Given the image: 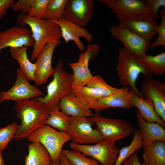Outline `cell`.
<instances>
[{"label": "cell", "mask_w": 165, "mask_h": 165, "mask_svg": "<svg viewBox=\"0 0 165 165\" xmlns=\"http://www.w3.org/2000/svg\"><path fill=\"white\" fill-rule=\"evenodd\" d=\"M14 108L21 121L13 138L16 140L27 138L45 124L49 116L48 109L35 98L15 102Z\"/></svg>", "instance_id": "6da1fadb"}, {"label": "cell", "mask_w": 165, "mask_h": 165, "mask_svg": "<svg viewBox=\"0 0 165 165\" xmlns=\"http://www.w3.org/2000/svg\"><path fill=\"white\" fill-rule=\"evenodd\" d=\"M17 23L22 27L28 26L31 28L35 44L31 60H35L38 55L47 43L60 40L61 38L60 28L57 24L48 20L29 16L20 13L17 15Z\"/></svg>", "instance_id": "7a4b0ae2"}, {"label": "cell", "mask_w": 165, "mask_h": 165, "mask_svg": "<svg viewBox=\"0 0 165 165\" xmlns=\"http://www.w3.org/2000/svg\"><path fill=\"white\" fill-rule=\"evenodd\" d=\"M118 54L116 69L119 83L123 87L129 85L138 96L143 98L136 87V81L140 74L146 78L151 77L153 74L141 59L124 47L119 48Z\"/></svg>", "instance_id": "3957f363"}, {"label": "cell", "mask_w": 165, "mask_h": 165, "mask_svg": "<svg viewBox=\"0 0 165 165\" xmlns=\"http://www.w3.org/2000/svg\"><path fill=\"white\" fill-rule=\"evenodd\" d=\"M53 79L46 87V94L35 98L49 109L59 105L61 99L72 91V74L65 70L60 59L54 68Z\"/></svg>", "instance_id": "277c9868"}, {"label": "cell", "mask_w": 165, "mask_h": 165, "mask_svg": "<svg viewBox=\"0 0 165 165\" xmlns=\"http://www.w3.org/2000/svg\"><path fill=\"white\" fill-rule=\"evenodd\" d=\"M27 138L30 142L40 143L48 152L51 160L53 162L59 160L64 145L71 140L70 136L66 133L57 131L46 124L37 129Z\"/></svg>", "instance_id": "5b68a950"}, {"label": "cell", "mask_w": 165, "mask_h": 165, "mask_svg": "<svg viewBox=\"0 0 165 165\" xmlns=\"http://www.w3.org/2000/svg\"><path fill=\"white\" fill-rule=\"evenodd\" d=\"M97 127L103 140L115 142L134 133L135 129L130 123L123 118H107L95 112L89 117Z\"/></svg>", "instance_id": "8992f818"}, {"label": "cell", "mask_w": 165, "mask_h": 165, "mask_svg": "<svg viewBox=\"0 0 165 165\" xmlns=\"http://www.w3.org/2000/svg\"><path fill=\"white\" fill-rule=\"evenodd\" d=\"M109 31L112 38L121 42L127 50L140 59L146 55L150 48V41L137 35L123 25H112Z\"/></svg>", "instance_id": "52a82bcc"}, {"label": "cell", "mask_w": 165, "mask_h": 165, "mask_svg": "<svg viewBox=\"0 0 165 165\" xmlns=\"http://www.w3.org/2000/svg\"><path fill=\"white\" fill-rule=\"evenodd\" d=\"M69 146L72 150L95 159L102 165H114L120 149L115 142L103 140L94 145H81L72 142Z\"/></svg>", "instance_id": "ba28073f"}, {"label": "cell", "mask_w": 165, "mask_h": 165, "mask_svg": "<svg viewBox=\"0 0 165 165\" xmlns=\"http://www.w3.org/2000/svg\"><path fill=\"white\" fill-rule=\"evenodd\" d=\"M94 125L89 117H71L70 124L66 133L75 143L81 145L95 144L103 139L99 131L93 128Z\"/></svg>", "instance_id": "9c48e42d"}, {"label": "cell", "mask_w": 165, "mask_h": 165, "mask_svg": "<svg viewBox=\"0 0 165 165\" xmlns=\"http://www.w3.org/2000/svg\"><path fill=\"white\" fill-rule=\"evenodd\" d=\"M99 46L96 44H89L86 51L81 53L77 62L71 63L69 65L72 72V91L87 86L93 76L89 68V63L100 52Z\"/></svg>", "instance_id": "30bf717a"}, {"label": "cell", "mask_w": 165, "mask_h": 165, "mask_svg": "<svg viewBox=\"0 0 165 165\" xmlns=\"http://www.w3.org/2000/svg\"><path fill=\"white\" fill-rule=\"evenodd\" d=\"M15 83L8 90L0 92V104L6 100L16 101H27L44 95L36 86H33L20 68L16 71Z\"/></svg>", "instance_id": "8fae6325"}, {"label": "cell", "mask_w": 165, "mask_h": 165, "mask_svg": "<svg viewBox=\"0 0 165 165\" xmlns=\"http://www.w3.org/2000/svg\"><path fill=\"white\" fill-rule=\"evenodd\" d=\"M118 24L123 25L131 31L150 41L156 34L159 24L148 13L135 14L117 19Z\"/></svg>", "instance_id": "7c38bea8"}, {"label": "cell", "mask_w": 165, "mask_h": 165, "mask_svg": "<svg viewBox=\"0 0 165 165\" xmlns=\"http://www.w3.org/2000/svg\"><path fill=\"white\" fill-rule=\"evenodd\" d=\"M93 0H68L63 17L65 19L84 27L93 17L94 8Z\"/></svg>", "instance_id": "4fadbf2b"}, {"label": "cell", "mask_w": 165, "mask_h": 165, "mask_svg": "<svg viewBox=\"0 0 165 165\" xmlns=\"http://www.w3.org/2000/svg\"><path fill=\"white\" fill-rule=\"evenodd\" d=\"M140 92L142 97L149 98L154 103L155 110L165 122V83L149 77L143 79Z\"/></svg>", "instance_id": "5bb4252c"}, {"label": "cell", "mask_w": 165, "mask_h": 165, "mask_svg": "<svg viewBox=\"0 0 165 165\" xmlns=\"http://www.w3.org/2000/svg\"><path fill=\"white\" fill-rule=\"evenodd\" d=\"M61 43V40L47 43L37 56L35 63L36 65L35 82L40 86L47 81L52 76L54 68L52 66L53 54L55 48Z\"/></svg>", "instance_id": "9a60e30c"}, {"label": "cell", "mask_w": 165, "mask_h": 165, "mask_svg": "<svg viewBox=\"0 0 165 165\" xmlns=\"http://www.w3.org/2000/svg\"><path fill=\"white\" fill-rule=\"evenodd\" d=\"M34 44L31 30L24 27L14 26L0 32V53L2 49L8 47H33Z\"/></svg>", "instance_id": "2e32d148"}, {"label": "cell", "mask_w": 165, "mask_h": 165, "mask_svg": "<svg viewBox=\"0 0 165 165\" xmlns=\"http://www.w3.org/2000/svg\"><path fill=\"white\" fill-rule=\"evenodd\" d=\"M48 20L59 26L61 30V37L65 43L73 41L77 48L81 52L83 51L86 47L81 41L80 37L83 38L89 43L93 41V36L87 30L64 18L58 20Z\"/></svg>", "instance_id": "e0dca14e"}, {"label": "cell", "mask_w": 165, "mask_h": 165, "mask_svg": "<svg viewBox=\"0 0 165 165\" xmlns=\"http://www.w3.org/2000/svg\"><path fill=\"white\" fill-rule=\"evenodd\" d=\"M116 15V18L149 13L143 0H98Z\"/></svg>", "instance_id": "ac0fdd59"}, {"label": "cell", "mask_w": 165, "mask_h": 165, "mask_svg": "<svg viewBox=\"0 0 165 165\" xmlns=\"http://www.w3.org/2000/svg\"><path fill=\"white\" fill-rule=\"evenodd\" d=\"M130 90V87H124L116 93L102 97L94 103L90 109L95 112H99L110 108L124 109L131 108L134 106L128 98Z\"/></svg>", "instance_id": "d6986e66"}, {"label": "cell", "mask_w": 165, "mask_h": 165, "mask_svg": "<svg viewBox=\"0 0 165 165\" xmlns=\"http://www.w3.org/2000/svg\"><path fill=\"white\" fill-rule=\"evenodd\" d=\"M136 117L144 148L156 141H165L164 127L157 123L146 121L138 109Z\"/></svg>", "instance_id": "ffe728a7"}, {"label": "cell", "mask_w": 165, "mask_h": 165, "mask_svg": "<svg viewBox=\"0 0 165 165\" xmlns=\"http://www.w3.org/2000/svg\"><path fill=\"white\" fill-rule=\"evenodd\" d=\"M128 98L133 106L138 108L141 116L146 121L156 122L165 127V122L156 112L154 103L149 98L143 99L130 88Z\"/></svg>", "instance_id": "44dd1931"}, {"label": "cell", "mask_w": 165, "mask_h": 165, "mask_svg": "<svg viewBox=\"0 0 165 165\" xmlns=\"http://www.w3.org/2000/svg\"><path fill=\"white\" fill-rule=\"evenodd\" d=\"M59 107L62 112L71 117H91L93 115L91 109L83 105L72 92L61 99Z\"/></svg>", "instance_id": "7402d4cb"}, {"label": "cell", "mask_w": 165, "mask_h": 165, "mask_svg": "<svg viewBox=\"0 0 165 165\" xmlns=\"http://www.w3.org/2000/svg\"><path fill=\"white\" fill-rule=\"evenodd\" d=\"M27 47L9 48L11 56L18 62L21 72L29 80L35 81L36 65L29 60L27 53Z\"/></svg>", "instance_id": "603a6c76"}, {"label": "cell", "mask_w": 165, "mask_h": 165, "mask_svg": "<svg viewBox=\"0 0 165 165\" xmlns=\"http://www.w3.org/2000/svg\"><path fill=\"white\" fill-rule=\"evenodd\" d=\"M28 154L25 158L24 165H50V155L44 146L38 142L28 145Z\"/></svg>", "instance_id": "cb8c5ba5"}, {"label": "cell", "mask_w": 165, "mask_h": 165, "mask_svg": "<svg viewBox=\"0 0 165 165\" xmlns=\"http://www.w3.org/2000/svg\"><path fill=\"white\" fill-rule=\"evenodd\" d=\"M142 157L148 164L165 165V141H156L144 148Z\"/></svg>", "instance_id": "d4e9b609"}, {"label": "cell", "mask_w": 165, "mask_h": 165, "mask_svg": "<svg viewBox=\"0 0 165 165\" xmlns=\"http://www.w3.org/2000/svg\"><path fill=\"white\" fill-rule=\"evenodd\" d=\"M49 116L45 124L62 132H66L71 122V116L62 112L59 105L48 109Z\"/></svg>", "instance_id": "484cf974"}, {"label": "cell", "mask_w": 165, "mask_h": 165, "mask_svg": "<svg viewBox=\"0 0 165 165\" xmlns=\"http://www.w3.org/2000/svg\"><path fill=\"white\" fill-rule=\"evenodd\" d=\"M142 147V141L140 133L138 130L135 129L130 144L119 149L117 159L114 165H122L125 160Z\"/></svg>", "instance_id": "4316f807"}, {"label": "cell", "mask_w": 165, "mask_h": 165, "mask_svg": "<svg viewBox=\"0 0 165 165\" xmlns=\"http://www.w3.org/2000/svg\"><path fill=\"white\" fill-rule=\"evenodd\" d=\"M141 60L149 68L152 74L161 76L165 73V52L155 56L146 55Z\"/></svg>", "instance_id": "83f0119b"}, {"label": "cell", "mask_w": 165, "mask_h": 165, "mask_svg": "<svg viewBox=\"0 0 165 165\" xmlns=\"http://www.w3.org/2000/svg\"><path fill=\"white\" fill-rule=\"evenodd\" d=\"M72 92L83 105L90 108L94 102L102 97L96 90L87 86L73 90Z\"/></svg>", "instance_id": "f1b7e54d"}, {"label": "cell", "mask_w": 165, "mask_h": 165, "mask_svg": "<svg viewBox=\"0 0 165 165\" xmlns=\"http://www.w3.org/2000/svg\"><path fill=\"white\" fill-rule=\"evenodd\" d=\"M68 0H50L46 9L44 19L58 20L63 18Z\"/></svg>", "instance_id": "f546056e"}, {"label": "cell", "mask_w": 165, "mask_h": 165, "mask_svg": "<svg viewBox=\"0 0 165 165\" xmlns=\"http://www.w3.org/2000/svg\"><path fill=\"white\" fill-rule=\"evenodd\" d=\"M87 86L95 89L102 97L114 94L120 91L122 89L116 88L109 85L99 75L93 76Z\"/></svg>", "instance_id": "4dcf8cb0"}, {"label": "cell", "mask_w": 165, "mask_h": 165, "mask_svg": "<svg viewBox=\"0 0 165 165\" xmlns=\"http://www.w3.org/2000/svg\"><path fill=\"white\" fill-rule=\"evenodd\" d=\"M62 153L74 165H102L95 159L78 151L62 149Z\"/></svg>", "instance_id": "1f68e13d"}, {"label": "cell", "mask_w": 165, "mask_h": 165, "mask_svg": "<svg viewBox=\"0 0 165 165\" xmlns=\"http://www.w3.org/2000/svg\"><path fill=\"white\" fill-rule=\"evenodd\" d=\"M18 126V124L13 122L0 128V150L2 152L6 148L10 141L13 138Z\"/></svg>", "instance_id": "d6a6232c"}, {"label": "cell", "mask_w": 165, "mask_h": 165, "mask_svg": "<svg viewBox=\"0 0 165 165\" xmlns=\"http://www.w3.org/2000/svg\"><path fill=\"white\" fill-rule=\"evenodd\" d=\"M50 0H34L28 13L30 16L44 20L46 9Z\"/></svg>", "instance_id": "836d02e7"}, {"label": "cell", "mask_w": 165, "mask_h": 165, "mask_svg": "<svg viewBox=\"0 0 165 165\" xmlns=\"http://www.w3.org/2000/svg\"><path fill=\"white\" fill-rule=\"evenodd\" d=\"M160 11L161 16V20L156 29L158 37L155 41L151 43L150 46L151 49L160 46L165 48V9H160Z\"/></svg>", "instance_id": "e575fe53"}, {"label": "cell", "mask_w": 165, "mask_h": 165, "mask_svg": "<svg viewBox=\"0 0 165 165\" xmlns=\"http://www.w3.org/2000/svg\"><path fill=\"white\" fill-rule=\"evenodd\" d=\"M151 17L157 21L159 18V12L161 7L165 9V0H144Z\"/></svg>", "instance_id": "d590c367"}, {"label": "cell", "mask_w": 165, "mask_h": 165, "mask_svg": "<svg viewBox=\"0 0 165 165\" xmlns=\"http://www.w3.org/2000/svg\"><path fill=\"white\" fill-rule=\"evenodd\" d=\"M34 0H19L12 5L11 8L13 12L20 11L21 14L28 13Z\"/></svg>", "instance_id": "8d00e7d4"}, {"label": "cell", "mask_w": 165, "mask_h": 165, "mask_svg": "<svg viewBox=\"0 0 165 165\" xmlns=\"http://www.w3.org/2000/svg\"><path fill=\"white\" fill-rule=\"evenodd\" d=\"M123 165H148L144 161L141 163L139 156L137 152L132 154L123 162Z\"/></svg>", "instance_id": "74e56055"}, {"label": "cell", "mask_w": 165, "mask_h": 165, "mask_svg": "<svg viewBox=\"0 0 165 165\" xmlns=\"http://www.w3.org/2000/svg\"><path fill=\"white\" fill-rule=\"evenodd\" d=\"M14 2V0H0V20L7 13L8 9L11 8Z\"/></svg>", "instance_id": "f35d334b"}, {"label": "cell", "mask_w": 165, "mask_h": 165, "mask_svg": "<svg viewBox=\"0 0 165 165\" xmlns=\"http://www.w3.org/2000/svg\"><path fill=\"white\" fill-rule=\"evenodd\" d=\"M59 160L61 165H74L62 152Z\"/></svg>", "instance_id": "ab89813d"}, {"label": "cell", "mask_w": 165, "mask_h": 165, "mask_svg": "<svg viewBox=\"0 0 165 165\" xmlns=\"http://www.w3.org/2000/svg\"><path fill=\"white\" fill-rule=\"evenodd\" d=\"M0 165H5L4 161L3 160L2 152L0 150Z\"/></svg>", "instance_id": "60d3db41"}, {"label": "cell", "mask_w": 165, "mask_h": 165, "mask_svg": "<svg viewBox=\"0 0 165 165\" xmlns=\"http://www.w3.org/2000/svg\"><path fill=\"white\" fill-rule=\"evenodd\" d=\"M50 165H61L59 160L53 162L51 161Z\"/></svg>", "instance_id": "b9f144b4"}, {"label": "cell", "mask_w": 165, "mask_h": 165, "mask_svg": "<svg viewBox=\"0 0 165 165\" xmlns=\"http://www.w3.org/2000/svg\"><path fill=\"white\" fill-rule=\"evenodd\" d=\"M148 164V165H153V164H151V163H149Z\"/></svg>", "instance_id": "7bdbcfd3"}]
</instances>
